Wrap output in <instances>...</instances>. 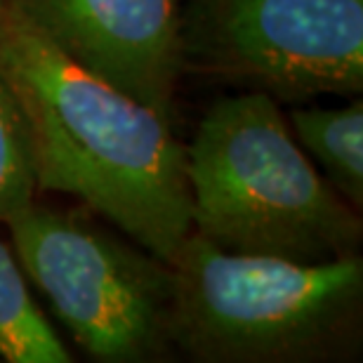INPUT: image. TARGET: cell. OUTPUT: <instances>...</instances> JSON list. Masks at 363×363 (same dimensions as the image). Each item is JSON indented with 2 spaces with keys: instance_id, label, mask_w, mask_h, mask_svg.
<instances>
[{
  "instance_id": "3",
  "label": "cell",
  "mask_w": 363,
  "mask_h": 363,
  "mask_svg": "<svg viewBox=\"0 0 363 363\" xmlns=\"http://www.w3.org/2000/svg\"><path fill=\"white\" fill-rule=\"evenodd\" d=\"M172 345L194 363H352L363 354V257L293 262L191 229L170 259Z\"/></svg>"
},
{
  "instance_id": "6",
  "label": "cell",
  "mask_w": 363,
  "mask_h": 363,
  "mask_svg": "<svg viewBox=\"0 0 363 363\" xmlns=\"http://www.w3.org/2000/svg\"><path fill=\"white\" fill-rule=\"evenodd\" d=\"M64 55L170 123L184 81L179 0H12Z\"/></svg>"
},
{
  "instance_id": "7",
  "label": "cell",
  "mask_w": 363,
  "mask_h": 363,
  "mask_svg": "<svg viewBox=\"0 0 363 363\" xmlns=\"http://www.w3.org/2000/svg\"><path fill=\"white\" fill-rule=\"evenodd\" d=\"M288 125L295 142L318 163L325 182L350 203L363 210V101L350 97L340 108H290Z\"/></svg>"
},
{
  "instance_id": "4",
  "label": "cell",
  "mask_w": 363,
  "mask_h": 363,
  "mask_svg": "<svg viewBox=\"0 0 363 363\" xmlns=\"http://www.w3.org/2000/svg\"><path fill=\"white\" fill-rule=\"evenodd\" d=\"M99 220L90 208L33 201L5 227L26 279L48 297L85 357L177 361L170 262Z\"/></svg>"
},
{
  "instance_id": "5",
  "label": "cell",
  "mask_w": 363,
  "mask_h": 363,
  "mask_svg": "<svg viewBox=\"0 0 363 363\" xmlns=\"http://www.w3.org/2000/svg\"><path fill=\"white\" fill-rule=\"evenodd\" d=\"M182 76L276 101L363 94V0H179Z\"/></svg>"
},
{
  "instance_id": "8",
  "label": "cell",
  "mask_w": 363,
  "mask_h": 363,
  "mask_svg": "<svg viewBox=\"0 0 363 363\" xmlns=\"http://www.w3.org/2000/svg\"><path fill=\"white\" fill-rule=\"evenodd\" d=\"M0 361L74 363V354L57 335L35 302L12 245L0 236Z\"/></svg>"
},
{
  "instance_id": "2",
  "label": "cell",
  "mask_w": 363,
  "mask_h": 363,
  "mask_svg": "<svg viewBox=\"0 0 363 363\" xmlns=\"http://www.w3.org/2000/svg\"><path fill=\"white\" fill-rule=\"evenodd\" d=\"M184 170L191 227L217 248L293 262L361 255V213L316 170L269 94L215 99L184 147Z\"/></svg>"
},
{
  "instance_id": "9",
  "label": "cell",
  "mask_w": 363,
  "mask_h": 363,
  "mask_svg": "<svg viewBox=\"0 0 363 363\" xmlns=\"http://www.w3.org/2000/svg\"><path fill=\"white\" fill-rule=\"evenodd\" d=\"M38 196V182L24 116L0 71V224L12 220Z\"/></svg>"
},
{
  "instance_id": "1",
  "label": "cell",
  "mask_w": 363,
  "mask_h": 363,
  "mask_svg": "<svg viewBox=\"0 0 363 363\" xmlns=\"http://www.w3.org/2000/svg\"><path fill=\"white\" fill-rule=\"evenodd\" d=\"M0 71L24 116L38 191L76 196L170 262L194 229L172 123L64 55L12 0H0Z\"/></svg>"
}]
</instances>
